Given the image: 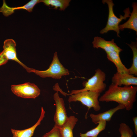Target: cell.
I'll use <instances>...</instances> for the list:
<instances>
[{
  "label": "cell",
  "instance_id": "1",
  "mask_svg": "<svg viewBox=\"0 0 137 137\" xmlns=\"http://www.w3.org/2000/svg\"><path fill=\"white\" fill-rule=\"evenodd\" d=\"M137 87L132 86H118L113 83L98 99L101 102L115 101L123 105L127 111L131 110L136 100Z\"/></svg>",
  "mask_w": 137,
  "mask_h": 137
},
{
  "label": "cell",
  "instance_id": "2",
  "mask_svg": "<svg viewBox=\"0 0 137 137\" xmlns=\"http://www.w3.org/2000/svg\"><path fill=\"white\" fill-rule=\"evenodd\" d=\"M102 3L104 4L106 3L108 6L109 9V14L107 24L106 27L100 31V34L107 33L110 30H113L116 32L117 36L120 37L119 35V25L120 23L123 20H126L127 18L129 17L131 12L129 7L125 9L124 12L125 14L124 16L120 15V18H117L115 15L113 10L114 4L112 0H103Z\"/></svg>",
  "mask_w": 137,
  "mask_h": 137
},
{
  "label": "cell",
  "instance_id": "3",
  "mask_svg": "<svg viewBox=\"0 0 137 137\" xmlns=\"http://www.w3.org/2000/svg\"><path fill=\"white\" fill-rule=\"evenodd\" d=\"M31 71L43 78L51 77L57 79H60L62 76L68 75L70 74L68 70L60 61L57 52L54 53L52 61L47 69L40 71L31 68Z\"/></svg>",
  "mask_w": 137,
  "mask_h": 137
},
{
  "label": "cell",
  "instance_id": "4",
  "mask_svg": "<svg viewBox=\"0 0 137 137\" xmlns=\"http://www.w3.org/2000/svg\"><path fill=\"white\" fill-rule=\"evenodd\" d=\"M106 74L100 69L98 68L95 71L94 74L87 81L83 83L84 88L81 89L72 90L70 94H75L85 91L101 93L104 91L106 87L104 82L106 80Z\"/></svg>",
  "mask_w": 137,
  "mask_h": 137
},
{
  "label": "cell",
  "instance_id": "5",
  "mask_svg": "<svg viewBox=\"0 0 137 137\" xmlns=\"http://www.w3.org/2000/svg\"><path fill=\"white\" fill-rule=\"evenodd\" d=\"M100 93L90 91H85L77 93L70 94L68 101L69 102L79 101L88 108V110L85 115L87 117L88 111L93 108L96 111L99 110L101 107L99 105L98 97Z\"/></svg>",
  "mask_w": 137,
  "mask_h": 137
},
{
  "label": "cell",
  "instance_id": "6",
  "mask_svg": "<svg viewBox=\"0 0 137 137\" xmlns=\"http://www.w3.org/2000/svg\"><path fill=\"white\" fill-rule=\"evenodd\" d=\"M11 90L16 96L25 98L35 99L40 93V90L37 85L30 82L12 85Z\"/></svg>",
  "mask_w": 137,
  "mask_h": 137
},
{
  "label": "cell",
  "instance_id": "7",
  "mask_svg": "<svg viewBox=\"0 0 137 137\" xmlns=\"http://www.w3.org/2000/svg\"><path fill=\"white\" fill-rule=\"evenodd\" d=\"M53 98L55 102L56 108L54 119L55 125L59 127L64 123L68 117L64 100L59 97L58 92L54 94Z\"/></svg>",
  "mask_w": 137,
  "mask_h": 137
},
{
  "label": "cell",
  "instance_id": "8",
  "mask_svg": "<svg viewBox=\"0 0 137 137\" xmlns=\"http://www.w3.org/2000/svg\"><path fill=\"white\" fill-rule=\"evenodd\" d=\"M16 46V43L14 40L12 39H6L4 43L3 50L0 53L8 60H12L22 65L28 72H31V68L26 66L18 58Z\"/></svg>",
  "mask_w": 137,
  "mask_h": 137
},
{
  "label": "cell",
  "instance_id": "9",
  "mask_svg": "<svg viewBox=\"0 0 137 137\" xmlns=\"http://www.w3.org/2000/svg\"><path fill=\"white\" fill-rule=\"evenodd\" d=\"M92 43L94 48H101L106 53L114 51L120 53L122 50L114 42V39L110 41H107L101 37H95Z\"/></svg>",
  "mask_w": 137,
  "mask_h": 137
},
{
  "label": "cell",
  "instance_id": "10",
  "mask_svg": "<svg viewBox=\"0 0 137 137\" xmlns=\"http://www.w3.org/2000/svg\"><path fill=\"white\" fill-rule=\"evenodd\" d=\"M112 83L118 86L137 85V77L127 74H121L117 72L114 74L112 78Z\"/></svg>",
  "mask_w": 137,
  "mask_h": 137
},
{
  "label": "cell",
  "instance_id": "11",
  "mask_svg": "<svg viewBox=\"0 0 137 137\" xmlns=\"http://www.w3.org/2000/svg\"><path fill=\"white\" fill-rule=\"evenodd\" d=\"M41 2L40 0H31L24 6L17 7H9L5 0L3 1V5L0 8V12H2L5 16H8L14 12L15 10L23 9L29 12H31L35 6L37 4Z\"/></svg>",
  "mask_w": 137,
  "mask_h": 137
},
{
  "label": "cell",
  "instance_id": "12",
  "mask_svg": "<svg viewBox=\"0 0 137 137\" xmlns=\"http://www.w3.org/2000/svg\"><path fill=\"white\" fill-rule=\"evenodd\" d=\"M45 113L43 108L42 107L40 115L38 120L34 125L30 128L22 130L11 129V131L13 135L12 137H32L36 129L40 124L41 121L44 117Z\"/></svg>",
  "mask_w": 137,
  "mask_h": 137
},
{
  "label": "cell",
  "instance_id": "13",
  "mask_svg": "<svg viewBox=\"0 0 137 137\" xmlns=\"http://www.w3.org/2000/svg\"><path fill=\"white\" fill-rule=\"evenodd\" d=\"M125 109L124 106L121 104H118L116 107L111 108L105 112L95 114L91 113L90 116L92 121L97 124L101 121H110L113 115L118 110Z\"/></svg>",
  "mask_w": 137,
  "mask_h": 137
},
{
  "label": "cell",
  "instance_id": "14",
  "mask_svg": "<svg viewBox=\"0 0 137 137\" xmlns=\"http://www.w3.org/2000/svg\"><path fill=\"white\" fill-rule=\"evenodd\" d=\"M78 121L77 118L74 116H70L62 125L58 127L61 137H74L73 130Z\"/></svg>",
  "mask_w": 137,
  "mask_h": 137
},
{
  "label": "cell",
  "instance_id": "15",
  "mask_svg": "<svg viewBox=\"0 0 137 137\" xmlns=\"http://www.w3.org/2000/svg\"><path fill=\"white\" fill-rule=\"evenodd\" d=\"M133 8L132 12L129 18L125 23L119 25V30H123L124 29L128 28L132 29L137 32V3L133 2L132 5Z\"/></svg>",
  "mask_w": 137,
  "mask_h": 137
},
{
  "label": "cell",
  "instance_id": "16",
  "mask_svg": "<svg viewBox=\"0 0 137 137\" xmlns=\"http://www.w3.org/2000/svg\"><path fill=\"white\" fill-rule=\"evenodd\" d=\"M119 53L115 51L106 53L107 59L115 65L117 72L121 74H128V68L122 63L120 57Z\"/></svg>",
  "mask_w": 137,
  "mask_h": 137
},
{
  "label": "cell",
  "instance_id": "17",
  "mask_svg": "<svg viewBox=\"0 0 137 137\" xmlns=\"http://www.w3.org/2000/svg\"><path fill=\"white\" fill-rule=\"evenodd\" d=\"M131 48L133 53L132 63L131 67L128 68V74L137 76V44L136 38V42H132L130 44H126Z\"/></svg>",
  "mask_w": 137,
  "mask_h": 137
},
{
  "label": "cell",
  "instance_id": "18",
  "mask_svg": "<svg viewBox=\"0 0 137 137\" xmlns=\"http://www.w3.org/2000/svg\"><path fill=\"white\" fill-rule=\"evenodd\" d=\"M70 0H42L41 2L43 3L49 7H54V9L64 11L69 5Z\"/></svg>",
  "mask_w": 137,
  "mask_h": 137
},
{
  "label": "cell",
  "instance_id": "19",
  "mask_svg": "<svg viewBox=\"0 0 137 137\" xmlns=\"http://www.w3.org/2000/svg\"><path fill=\"white\" fill-rule=\"evenodd\" d=\"M97 126L94 128L84 133H80V137H97L99 133L104 130L106 127L107 122L101 121L99 122Z\"/></svg>",
  "mask_w": 137,
  "mask_h": 137
},
{
  "label": "cell",
  "instance_id": "20",
  "mask_svg": "<svg viewBox=\"0 0 137 137\" xmlns=\"http://www.w3.org/2000/svg\"><path fill=\"white\" fill-rule=\"evenodd\" d=\"M119 131L121 134V137H132L133 132L129 127L124 123L119 125Z\"/></svg>",
  "mask_w": 137,
  "mask_h": 137
},
{
  "label": "cell",
  "instance_id": "21",
  "mask_svg": "<svg viewBox=\"0 0 137 137\" xmlns=\"http://www.w3.org/2000/svg\"><path fill=\"white\" fill-rule=\"evenodd\" d=\"M42 137H61L58 127L55 125L52 129Z\"/></svg>",
  "mask_w": 137,
  "mask_h": 137
},
{
  "label": "cell",
  "instance_id": "22",
  "mask_svg": "<svg viewBox=\"0 0 137 137\" xmlns=\"http://www.w3.org/2000/svg\"><path fill=\"white\" fill-rule=\"evenodd\" d=\"M8 61V60L0 53V66L6 64Z\"/></svg>",
  "mask_w": 137,
  "mask_h": 137
},
{
  "label": "cell",
  "instance_id": "23",
  "mask_svg": "<svg viewBox=\"0 0 137 137\" xmlns=\"http://www.w3.org/2000/svg\"><path fill=\"white\" fill-rule=\"evenodd\" d=\"M132 119L134 122V132L135 134L137 135V117H133Z\"/></svg>",
  "mask_w": 137,
  "mask_h": 137
}]
</instances>
